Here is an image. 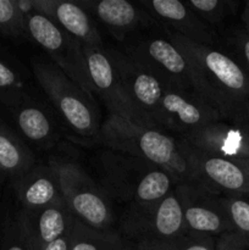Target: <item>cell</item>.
<instances>
[{"label":"cell","instance_id":"3957f363","mask_svg":"<svg viewBox=\"0 0 249 250\" xmlns=\"http://www.w3.org/2000/svg\"><path fill=\"white\" fill-rule=\"evenodd\" d=\"M104 189L109 197L127 203L126 222L144 216L177 186L172 176L145 160L109 150L102 155Z\"/></svg>","mask_w":249,"mask_h":250},{"label":"cell","instance_id":"30bf717a","mask_svg":"<svg viewBox=\"0 0 249 250\" xmlns=\"http://www.w3.org/2000/svg\"><path fill=\"white\" fill-rule=\"evenodd\" d=\"M185 233L187 232L177 186L144 216L124 222L122 232L138 250L158 248Z\"/></svg>","mask_w":249,"mask_h":250},{"label":"cell","instance_id":"ffe728a7","mask_svg":"<svg viewBox=\"0 0 249 250\" xmlns=\"http://www.w3.org/2000/svg\"><path fill=\"white\" fill-rule=\"evenodd\" d=\"M36 166L33 153L26 144L0 121V178L16 182Z\"/></svg>","mask_w":249,"mask_h":250},{"label":"cell","instance_id":"7402d4cb","mask_svg":"<svg viewBox=\"0 0 249 250\" xmlns=\"http://www.w3.org/2000/svg\"><path fill=\"white\" fill-rule=\"evenodd\" d=\"M70 250H138V247L120 232L97 231L73 216Z\"/></svg>","mask_w":249,"mask_h":250},{"label":"cell","instance_id":"1f68e13d","mask_svg":"<svg viewBox=\"0 0 249 250\" xmlns=\"http://www.w3.org/2000/svg\"><path fill=\"white\" fill-rule=\"evenodd\" d=\"M237 125H241V126L246 127V128L249 131V103L248 105H247L246 110H244V114H243V117H242L241 122Z\"/></svg>","mask_w":249,"mask_h":250},{"label":"cell","instance_id":"603a6c76","mask_svg":"<svg viewBox=\"0 0 249 250\" xmlns=\"http://www.w3.org/2000/svg\"><path fill=\"white\" fill-rule=\"evenodd\" d=\"M28 99L23 81L19 73L0 58V102L11 110Z\"/></svg>","mask_w":249,"mask_h":250},{"label":"cell","instance_id":"5bb4252c","mask_svg":"<svg viewBox=\"0 0 249 250\" xmlns=\"http://www.w3.org/2000/svg\"><path fill=\"white\" fill-rule=\"evenodd\" d=\"M138 4L155 26L164 28L165 32L210 46L219 43L215 29L205 23L186 2L180 0H139Z\"/></svg>","mask_w":249,"mask_h":250},{"label":"cell","instance_id":"277c9868","mask_svg":"<svg viewBox=\"0 0 249 250\" xmlns=\"http://www.w3.org/2000/svg\"><path fill=\"white\" fill-rule=\"evenodd\" d=\"M32 70L66 126L80 138L98 141L102 125L93 98L51 61L34 58Z\"/></svg>","mask_w":249,"mask_h":250},{"label":"cell","instance_id":"d6a6232c","mask_svg":"<svg viewBox=\"0 0 249 250\" xmlns=\"http://www.w3.org/2000/svg\"><path fill=\"white\" fill-rule=\"evenodd\" d=\"M242 21H243L244 24V31H246L247 33H249V14L243 12V14H242Z\"/></svg>","mask_w":249,"mask_h":250},{"label":"cell","instance_id":"83f0119b","mask_svg":"<svg viewBox=\"0 0 249 250\" xmlns=\"http://www.w3.org/2000/svg\"><path fill=\"white\" fill-rule=\"evenodd\" d=\"M0 250H34L16 219L9 221L5 226Z\"/></svg>","mask_w":249,"mask_h":250},{"label":"cell","instance_id":"4316f807","mask_svg":"<svg viewBox=\"0 0 249 250\" xmlns=\"http://www.w3.org/2000/svg\"><path fill=\"white\" fill-rule=\"evenodd\" d=\"M216 239L215 237L198 236V234L185 233L175 241L168 242L164 246L151 250H215Z\"/></svg>","mask_w":249,"mask_h":250},{"label":"cell","instance_id":"44dd1931","mask_svg":"<svg viewBox=\"0 0 249 250\" xmlns=\"http://www.w3.org/2000/svg\"><path fill=\"white\" fill-rule=\"evenodd\" d=\"M11 112L19 129L28 141L45 146L58 139L48 112L31 99L11 109Z\"/></svg>","mask_w":249,"mask_h":250},{"label":"cell","instance_id":"4fadbf2b","mask_svg":"<svg viewBox=\"0 0 249 250\" xmlns=\"http://www.w3.org/2000/svg\"><path fill=\"white\" fill-rule=\"evenodd\" d=\"M183 208L186 232L208 237H220L232 232L231 222L222 198L204 188L177 186Z\"/></svg>","mask_w":249,"mask_h":250},{"label":"cell","instance_id":"8fae6325","mask_svg":"<svg viewBox=\"0 0 249 250\" xmlns=\"http://www.w3.org/2000/svg\"><path fill=\"white\" fill-rule=\"evenodd\" d=\"M84 59L85 73L93 94L102 98L109 114L137 125V119L122 93L116 66L110 49L105 46H81Z\"/></svg>","mask_w":249,"mask_h":250},{"label":"cell","instance_id":"ba28073f","mask_svg":"<svg viewBox=\"0 0 249 250\" xmlns=\"http://www.w3.org/2000/svg\"><path fill=\"white\" fill-rule=\"evenodd\" d=\"M110 51L122 93L136 116L137 125L159 129V105L165 92V83L153 71L124 50Z\"/></svg>","mask_w":249,"mask_h":250},{"label":"cell","instance_id":"e575fe53","mask_svg":"<svg viewBox=\"0 0 249 250\" xmlns=\"http://www.w3.org/2000/svg\"><path fill=\"white\" fill-rule=\"evenodd\" d=\"M247 198H248V199H249V195H247Z\"/></svg>","mask_w":249,"mask_h":250},{"label":"cell","instance_id":"6da1fadb","mask_svg":"<svg viewBox=\"0 0 249 250\" xmlns=\"http://www.w3.org/2000/svg\"><path fill=\"white\" fill-rule=\"evenodd\" d=\"M97 142L109 150L136 156L163 168L172 176L177 186L203 188L193 165L190 149L182 137L139 126L109 114L100 127Z\"/></svg>","mask_w":249,"mask_h":250},{"label":"cell","instance_id":"d6986e66","mask_svg":"<svg viewBox=\"0 0 249 250\" xmlns=\"http://www.w3.org/2000/svg\"><path fill=\"white\" fill-rule=\"evenodd\" d=\"M12 186L24 211H37L63 198L58 170L53 163L34 166Z\"/></svg>","mask_w":249,"mask_h":250},{"label":"cell","instance_id":"d4e9b609","mask_svg":"<svg viewBox=\"0 0 249 250\" xmlns=\"http://www.w3.org/2000/svg\"><path fill=\"white\" fill-rule=\"evenodd\" d=\"M187 6L205 23L214 27L221 23L234 11V2L229 0H188Z\"/></svg>","mask_w":249,"mask_h":250},{"label":"cell","instance_id":"484cf974","mask_svg":"<svg viewBox=\"0 0 249 250\" xmlns=\"http://www.w3.org/2000/svg\"><path fill=\"white\" fill-rule=\"evenodd\" d=\"M0 33L12 38H26L24 16L17 0H0Z\"/></svg>","mask_w":249,"mask_h":250},{"label":"cell","instance_id":"8992f818","mask_svg":"<svg viewBox=\"0 0 249 250\" xmlns=\"http://www.w3.org/2000/svg\"><path fill=\"white\" fill-rule=\"evenodd\" d=\"M60 180L62 197L71 214L97 231H114L115 215L106 190L99 187L75 163L53 161Z\"/></svg>","mask_w":249,"mask_h":250},{"label":"cell","instance_id":"cb8c5ba5","mask_svg":"<svg viewBox=\"0 0 249 250\" xmlns=\"http://www.w3.org/2000/svg\"><path fill=\"white\" fill-rule=\"evenodd\" d=\"M232 232L249 248V199L247 197H221Z\"/></svg>","mask_w":249,"mask_h":250},{"label":"cell","instance_id":"e0dca14e","mask_svg":"<svg viewBox=\"0 0 249 250\" xmlns=\"http://www.w3.org/2000/svg\"><path fill=\"white\" fill-rule=\"evenodd\" d=\"M32 6L53 20L60 28L75 38L81 46H104L102 36L89 14L78 1L31 0Z\"/></svg>","mask_w":249,"mask_h":250},{"label":"cell","instance_id":"ac0fdd59","mask_svg":"<svg viewBox=\"0 0 249 250\" xmlns=\"http://www.w3.org/2000/svg\"><path fill=\"white\" fill-rule=\"evenodd\" d=\"M78 2L85 11L92 12L119 41H124L128 34L138 29L155 26L141 6L127 0H82Z\"/></svg>","mask_w":249,"mask_h":250},{"label":"cell","instance_id":"9a60e30c","mask_svg":"<svg viewBox=\"0 0 249 250\" xmlns=\"http://www.w3.org/2000/svg\"><path fill=\"white\" fill-rule=\"evenodd\" d=\"M182 138L190 149L199 153L249 160V131L234 122H212Z\"/></svg>","mask_w":249,"mask_h":250},{"label":"cell","instance_id":"7a4b0ae2","mask_svg":"<svg viewBox=\"0 0 249 250\" xmlns=\"http://www.w3.org/2000/svg\"><path fill=\"white\" fill-rule=\"evenodd\" d=\"M165 33L189 58L200 94L215 105L224 120L239 124L249 103V75L243 66L215 46Z\"/></svg>","mask_w":249,"mask_h":250},{"label":"cell","instance_id":"4dcf8cb0","mask_svg":"<svg viewBox=\"0 0 249 250\" xmlns=\"http://www.w3.org/2000/svg\"><path fill=\"white\" fill-rule=\"evenodd\" d=\"M72 226V225H71ZM71 247V229L70 231L66 234H63L62 237L58 238L56 241L51 242L48 246L44 247L42 250H70Z\"/></svg>","mask_w":249,"mask_h":250},{"label":"cell","instance_id":"9c48e42d","mask_svg":"<svg viewBox=\"0 0 249 250\" xmlns=\"http://www.w3.org/2000/svg\"><path fill=\"white\" fill-rule=\"evenodd\" d=\"M221 120H224L221 112L199 93L165 88L159 105V129L178 137H186Z\"/></svg>","mask_w":249,"mask_h":250},{"label":"cell","instance_id":"7c38bea8","mask_svg":"<svg viewBox=\"0 0 249 250\" xmlns=\"http://www.w3.org/2000/svg\"><path fill=\"white\" fill-rule=\"evenodd\" d=\"M190 155L198 180L205 190L219 197L249 195V160L220 158L193 149Z\"/></svg>","mask_w":249,"mask_h":250},{"label":"cell","instance_id":"2e32d148","mask_svg":"<svg viewBox=\"0 0 249 250\" xmlns=\"http://www.w3.org/2000/svg\"><path fill=\"white\" fill-rule=\"evenodd\" d=\"M15 219L28 237L33 249L42 250L70 231L73 215L65 199L60 198L37 211L21 210Z\"/></svg>","mask_w":249,"mask_h":250},{"label":"cell","instance_id":"52a82bcc","mask_svg":"<svg viewBox=\"0 0 249 250\" xmlns=\"http://www.w3.org/2000/svg\"><path fill=\"white\" fill-rule=\"evenodd\" d=\"M124 51L153 71L166 88L199 93L189 58L167 37H141L131 42Z\"/></svg>","mask_w":249,"mask_h":250},{"label":"cell","instance_id":"5b68a950","mask_svg":"<svg viewBox=\"0 0 249 250\" xmlns=\"http://www.w3.org/2000/svg\"><path fill=\"white\" fill-rule=\"evenodd\" d=\"M19 6L24 16L27 38L38 44L66 76L76 84L80 85L89 97L93 98L92 89L85 73L81 44L75 38L66 33L53 20L32 6L31 0H17Z\"/></svg>","mask_w":249,"mask_h":250},{"label":"cell","instance_id":"d590c367","mask_svg":"<svg viewBox=\"0 0 249 250\" xmlns=\"http://www.w3.org/2000/svg\"><path fill=\"white\" fill-rule=\"evenodd\" d=\"M1 181H2V180H1V178H0V182H1Z\"/></svg>","mask_w":249,"mask_h":250},{"label":"cell","instance_id":"f1b7e54d","mask_svg":"<svg viewBox=\"0 0 249 250\" xmlns=\"http://www.w3.org/2000/svg\"><path fill=\"white\" fill-rule=\"evenodd\" d=\"M231 42L239 53L243 62V68L249 75V33H247L246 31L236 32V34L231 38Z\"/></svg>","mask_w":249,"mask_h":250},{"label":"cell","instance_id":"f546056e","mask_svg":"<svg viewBox=\"0 0 249 250\" xmlns=\"http://www.w3.org/2000/svg\"><path fill=\"white\" fill-rule=\"evenodd\" d=\"M215 250H248L243 242L233 232H228L220 236L216 241Z\"/></svg>","mask_w":249,"mask_h":250},{"label":"cell","instance_id":"836d02e7","mask_svg":"<svg viewBox=\"0 0 249 250\" xmlns=\"http://www.w3.org/2000/svg\"><path fill=\"white\" fill-rule=\"evenodd\" d=\"M243 12H246V14H249V1L246 4V7H244Z\"/></svg>","mask_w":249,"mask_h":250}]
</instances>
